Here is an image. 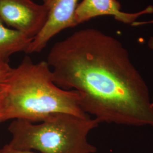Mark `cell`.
Returning a JSON list of instances; mask_svg holds the SVG:
<instances>
[{
    "mask_svg": "<svg viewBox=\"0 0 153 153\" xmlns=\"http://www.w3.org/2000/svg\"><path fill=\"white\" fill-rule=\"evenodd\" d=\"M46 61L55 84L76 91L84 112L100 123L153 126L149 88L118 39L80 30L55 43Z\"/></svg>",
    "mask_w": 153,
    "mask_h": 153,
    "instance_id": "1",
    "label": "cell"
},
{
    "mask_svg": "<svg viewBox=\"0 0 153 153\" xmlns=\"http://www.w3.org/2000/svg\"><path fill=\"white\" fill-rule=\"evenodd\" d=\"M0 88L2 94L0 123L23 119L36 123L59 112L90 117L82 109L76 91L64 90L55 84L46 61L34 63L25 56L0 82Z\"/></svg>",
    "mask_w": 153,
    "mask_h": 153,
    "instance_id": "2",
    "label": "cell"
},
{
    "mask_svg": "<svg viewBox=\"0 0 153 153\" xmlns=\"http://www.w3.org/2000/svg\"><path fill=\"white\" fill-rule=\"evenodd\" d=\"M36 124L15 119L8 127L12 138L8 143L19 150L40 153H94L88 135L100 124L91 117L83 118L67 113H55Z\"/></svg>",
    "mask_w": 153,
    "mask_h": 153,
    "instance_id": "3",
    "label": "cell"
},
{
    "mask_svg": "<svg viewBox=\"0 0 153 153\" xmlns=\"http://www.w3.org/2000/svg\"><path fill=\"white\" fill-rule=\"evenodd\" d=\"M48 10L33 0H0V19L9 27L33 38L44 27Z\"/></svg>",
    "mask_w": 153,
    "mask_h": 153,
    "instance_id": "4",
    "label": "cell"
},
{
    "mask_svg": "<svg viewBox=\"0 0 153 153\" xmlns=\"http://www.w3.org/2000/svg\"><path fill=\"white\" fill-rule=\"evenodd\" d=\"M78 2V0H43L42 4L48 10V19L25 53L41 52L56 34L68 28L76 26L75 13Z\"/></svg>",
    "mask_w": 153,
    "mask_h": 153,
    "instance_id": "5",
    "label": "cell"
},
{
    "mask_svg": "<svg viewBox=\"0 0 153 153\" xmlns=\"http://www.w3.org/2000/svg\"><path fill=\"white\" fill-rule=\"evenodd\" d=\"M153 13V6L135 13H125L121 10L120 4L116 0H83L78 4L75 13L76 25L102 16H112L115 19L127 24L136 22L141 16Z\"/></svg>",
    "mask_w": 153,
    "mask_h": 153,
    "instance_id": "6",
    "label": "cell"
},
{
    "mask_svg": "<svg viewBox=\"0 0 153 153\" xmlns=\"http://www.w3.org/2000/svg\"><path fill=\"white\" fill-rule=\"evenodd\" d=\"M33 40L21 32L6 27L0 19V59L9 61L13 54L26 52Z\"/></svg>",
    "mask_w": 153,
    "mask_h": 153,
    "instance_id": "7",
    "label": "cell"
},
{
    "mask_svg": "<svg viewBox=\"0 0 153 153\" xmlns=\"http://www.w3.org/2000/svg\"><path fill=\"white\" fill-rule=\"evenodd\" d=\"M9 61L0 59V82L2 81L11 70Z\"/></svg>",
    "mask_w": 153,
    "mask_h": 153,
    "instance_id": "8",
    "label": "cell"
},
{
    "mask_svg": "<svg viewBox=\"0 0 153 153\" xmlns=\"http://www.w3.org/2000/svg\"><path fill=\"white\" fill-rule=\"evenodd\" d=\"M0 153H36L33 151H26V150H19L11 148L7 143L4 145L2 148L0 149Z\"/></svg>",
    "mask_w": 153,
    "mask_h": 153,
    "instance_id": "9",
    "label": "cell"
},
{
    "mask_svg": "<svg viewBox=\"0 0 153 153\" xmlns=\"http://www.w3.org/2000/svg\"><path fill=\"white\" fill-rule=\"evenodd\" d=\"M148 45L150 49L153 50V36H152V37H150V38L149 39L148 42Z\"/></svg>",
    "mask_w": 153,
    "mask_h": 153,
    "instance_id": "10",
    "label": "cell"
},
{
    "mask_svg": "<svg viewBox=\"0 0 153 153\" xmlns=\"http://www.w3.org/2000/svg\"><path fill=\"white\" fill-rule=\"evenodd\" d=\"M2 106V94L1 89L0 88V117H1V114Z\"/></svg>",
    "mask_w": 153,
    "mask_h": 153,
    "instance_id": "11",
    "label": "cell"
},
{
    "mask_svg": "<svg viewBox=\"0 0 153 153\" xmlns=\"http://www.w3.org/2000/svg\"><path fill=\"white\" fill-rule=\"evenodd\" d=\"M139 24H140V25H146V24H153V20L145 21V22H140Z\"/></svg>",
    "mask_w": 153,
    "mask_h": 153,
    "instance_id": "12",
    "label": "cell"
}]
</instances>
